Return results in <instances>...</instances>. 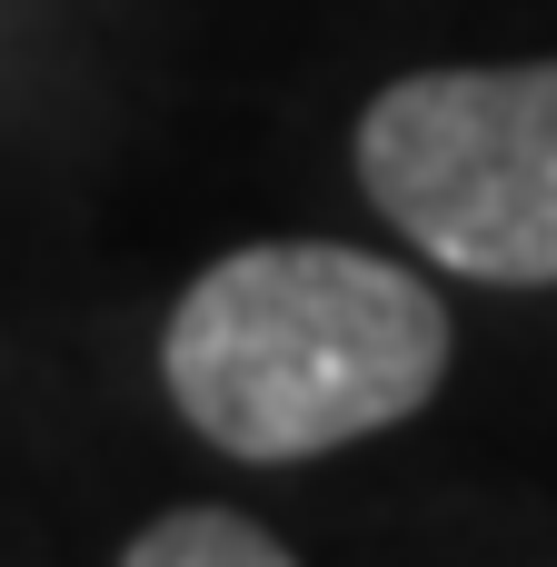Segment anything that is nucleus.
<instances>
[{"mask_svg": "<svg viewBox=\"0 0 557 567\" xmlns=\"http://www.w3.org/2000/svg\"><path fill=\"white\" fill-rule=\"evenodd\" d=\"M169 399L229 458H319L419 419L448 379V309L339 239L229 249L169 319Z\"/></svg>", "mask_w": 557, "mask_h": 567, "instance_id": "nucleus-1", "label": "nucleus"}, {"mask_svg": "<svg viewBox=\"0 0 557 567\" xmlns=\"http://www.w3.org/2000/svg\"><path fill=\"white\" fill-rule=\"evenodd\" d=\"M369 199L458 279H557V60L419 70L359 120Z\"/></svg>", "mask_w": 557, "mask_h": 567, "instance_id": "nucleus-2", "label": "nucleus"}, {"mask_svg": "<svg viewBox=\"0 0 557 567\" xmlns=\"http://www.w3.org/2000/svg\"><path fill=\"white\" fill-rule=\"evenodd\" d=\"M130 567H289V538L239 508H169L130 538Z\"/></svg>", "mask_w": 557, "mask_h": 567, "instance_id": "nucleus-3", "label": "nucleus"}]
</instances>
